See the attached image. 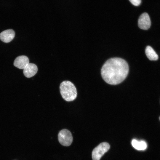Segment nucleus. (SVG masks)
I'll return each mask as SVG.
<instances>
[{
	"mask_svg": "<svg viewBox=\"0 0 160 160\" xmlns=\"http://www.w3.org/2000/svg\"><path fill=\"white\" fill-rule=\"evenodd\" d=\"M129 68L127 62L118 57L108 60L102 67L101 73L103 80L108 84L116 85L123 81L128 73Z\"/></svg>",
	"mask_w": 160,
	"mask_h": 160,
	"instance_id": "obj_1",
	"label": "nucleus"
},
{
	"mask_svg": "<svg viewBox=\"0 0 160 160\" xmlns=\"http://www.w3.org/2000/svg\"><path fill=\"white\" fill-rule=\"evenodd\" d=\"M60 89L62 97L66 101H73L76 97V88L74 84L69 81L62 82L60 84Z\"/></svg>",
	"mask_w": 160,
	"mask_h": 160,
	"instance_id": "obj_2",
	"label": "nucleus"
},
{
	"mask_svg": "<svg viewBox=\"0 0 160 160\" xmlns=\"http://www.w3.org/2000/svg\"><path fill=\"white\" fill-rule=\"evenodd\" d=\"M110 148L109 144L106 142L101 143L93 150L92 158L93 160H100L101 157Z\"/></svg>",
	"mask_w": 160,
	"mask_h": 160,
	"instance_id": "obj_3",
	"label": "nucleus"
},
{
	"mask_svg": "<svg viewBox=\"0 0 160 160\" xmlns=\"http://www.w3.org/2000/svg\"><path fill=\"white\" fill-rule=\"evenodd\" d=\"M58 136L59 142L63 146H70L73 142L72 135L71 132L67 129H64L60 131Z\"/></svg>",
	"mask_w": 160,
	"mask_h": 160,
	"instance_id": "obj_4",
	"label": "nucleus"
},
{
	"mask_svg": "<svg viewBox=\"0 0 160 160\" xmlns=\"http://www.w3.org/2000/svg\"><path fill=\"white\" fill-rule=\"evenodd\" d=\"M138 25L140 28L143 30H146L150 28L151 21L147 13H144L140 15L138 20Z\"/></svg>",
	"mask_w": 160,
	"mask_h": 160,
	"instance_id": "obj_5",
	"label": "nucleus"
},
{
	"mask_svg": "<svg viewBox=\"0 0 160 160\" xmlns=\"http://www.w3.org/2000/svg\"><path fill=\"white\" fill-rule=\"evenodd\" d=\"M29 63L28 58L25 55L17 57L14 62L15 66L20 69H23Z\"/></svg>",
	"mask_w": 160,
	"mask_h": 160,
	"instance_id": "obj_6",
	"label": "nucleus"
},
{
	"mask_svg": "<svg viewBox=\"0 0 160 160\" xmlns=\"http://www.w3.org/2000/svg\"><path fill=\"white\" fill-rule=\"evenodd\" d=\"M15 36V32L12 29L6 30L0 33V39L3 42L7 43L12 40Z\"/></svg>",
	"mask_w": 160,
	"mask_h": 160,
	"instance_id": "obj_7",
	"label": "nucleus"
},
{
	"mask_svg": "<svg viewBox=\"0 0 160 160\" xmlns=\"http://www.w3.org/2000/svg\"><path fill=\"white\" fill-rule=\"evenodd\" d=\"M38 71L37 66L34 64L29 63L24 69L23 73L24 76L28 78L35 75Z\"/></svg>",
	"mask_w": 160,
	"mask_h": 160,
	"instance_id": "obj_8",
	"label": "nucleus"
},
{
	"mask_svg": "<svg viewBox=\"0 0 160 160\" xmlns=\"http://www.w3.org/2000/svg\"><path fill=\"white\" fill-rule=\"evenodd\" d=\"M145 54L148 59L151 60H156L158 56L153 49L150 46H147L145 49Z\"/></svg>",
	"mask_w": 160,
	"mask_h": 160,
	"instance_id": "obj_9",
	"label": "nucleus"
},
{
	"mask_svg": "<svg viewBox=\"0 0 160 160\" xmlns=\"http://www.w3.org/2000/svg\"><path fill=\"white\" fill-rule=\"evenodd\" d=\"M132 144L135 149L138 150H144L147 147L146 143L144 141H138L133 139L132 141Z\"/></svg>",
	"mask_w": 160,
	"mask_h": 160,
	"instance_id": "obj_10",
	"label": "nucleus"
},
{
	"mask_svg": "<svg viewBox=\"0 0 160 160\" xmlns=\"http://www.w3.org/2000/svg\"><path fill=\"white\" fill-rule=\"evenodd\" d=\"M130 2L135 6H138L141 4V0H129Z\"/></svg>",
	"mask_w": 160,
	"mask_h": 160,
	"instance_id": "obj_11",
	"label": "nucleus"
},
{
	"mask_svg": "<svg viewBox=\"0 0 160 160\" xmlns=\"http://www.w3.org/2000/svg\"><path fill=\"white\" fill-rule=\"evenodd\" d=\"M159 120H160V117H159Z\"/></svg>",
	"mask_w": 160,
	"mask_h": 160,
	"instance_id": "obj_12",
	"label": "nucleus"
}]
</instances>
